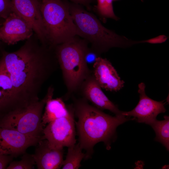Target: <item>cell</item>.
<instances>
[{
  "instance_id": "obj_17",
  "label": "cell",
  "mask_w": 169,
  "mask_h": 169,
  "mask_svg": "<svg viewBox=\"0 0 169 169\" xmlns=\"http://www.w3.org/2000/svg\"><path fill=\"white\" fill-rule=\"evenodd\" d=\"M65 159L64 160L63 169H77L81 166V162L85 156L78 143L68 147Z\"/></svg>"
},
{
  "instance_id": "obj_12",
  "label": "cell",
  "mask_w": 169,
  "mask_h": 169,
  "mask_svg": "<svg viewBox=\"0 0 169 169\" xmlns=\"http://www.w3.org/2000/svg\"><path fill=\"white\" fill-rule=\"evenodd\" d=\"M78 92L82 98L91 102L93 106L103 110H106L115 115H122L120 110L102 91L92 73L82 83Z\"/></svg>"
},
{
  "instance_id": "obj_21",
  "label": "cell",
  "mask_w": 169,
  "mask_h": 169,
  "mask_svg": "<svg viewBox=\"0 0 169 169\" xmlns=\"http://www.w3.org/2000/svg\"><path fill=\"white\" fill-rule=\"evenodd\" d=\"M12 11L11 0H0V18L5 19Z\"/></svg>"
},
{
  "instance_id": "obj_22",
  "label": "cell",
  "mask_w": 169,
  "mask_h": 169,
  "mask_svg": "<svg viewBox=\"0 0 169 169\" xmlns=\"http://www.w3.org/2000/svg\"><path fill=\"white\" fill-rule=\"evenodd\" d=\"M99 56L96 54L90 48H88L85 54V60L88 64H93L95 62L96 59Z\"/></svg>"
},
{
  "instance_id": "obj_23",
  "label": "cell",
  "mask_w": 169,
  "mask_h": 169,
  "mask_svg": "<svg viewBox=\"0 0 169 169\" xmlns=\"http://www.w3.org/2000/svg\"><path fill=\"white\" fill-rule=\"evenodd\" d=\"M13 158L10 155L0 154V169L6 168Z\"/></svg>"
},
{
  "instance_id": "obj_11",
  "label": "cell",
  "mask_w": 169,
  "mask_h": 169,
  "mask_svg": "<svg viewBox=\"0 0 169 169\" xmlns=\"http://www.w3.org/2000/svg\"><path fill=\"white\" fill-rule=\"evenodd\" d=\"M0 26V40L8 45H13L27 40L33 34L29 24L19 15L12 11Z\"/></svg>"
},
{
  "instance_id": "obj_10",
  "label": "cell",
  "mask_w": 169,
  "mask_h": 169,
  "mask_svg": "<svg viewBox=\"0 0 169 169\" xmlns=\"http://www.w3.org/2000/svg\"><path fill=\"white\" fill-rule=\"evenodd\" d=\"M145 85L143 83L138 84V93L140 99L137 105L131 111H122V115L128 117H133L139 123L149 125L156 119L157 115L164 113L166 109L163 101H157L147 96L145 92Z\"/></svg>"
},
{
  "instance_id": "obj_24",
  "label": "cell",
  "mask_w": 169,
  "mask_h": 169,
  "mask_svg": "<svg viewBox=\"0 0 169 169\" xmlns=\"http://www.w3.org/2000/svg\"><path fill=\"white\" fill-rule=\"evenodd\" d=\"M71 1L77 3L83 4L84 5L87 4L91 0H70Z\"/></svg>"
},
{
  "instance_id": "obj_1",
  "label": "cell",
  "mask_w": 169,
  "mask_h": 169,
  "mask_svg": "<svg viewBox=\"0 0 169 169\" xmlns=\"http://www.w3.org/2000/svg\"><path fill=\"white\" fill-rule=\"evenodd\" d=\"M32 36L16 51L3 52L0 59L18 97L26 106L39 100L42 86L59 67L54 48Z\"/></svg>"
},
{
  "instance_id": "obj_20",
  "label": "cell",
  "mask_w": 169,
  "mask_h": 169,
  "mask_svg": "<svg viewBox=\"0 0 169 169\" xmlns=\"http://www.w3.org/2000/svg\"><path fill=\"white\" fill-rule=\"evenodd\" d=\"M97 9L100 15L105 17L117 19L114 13L112 0H97Z\"/></svg>"
},
{
  "instance_id": "obj_7",
  "label": "cell",
  "mask_w": 169,
  "mask_h": 169,
  "mask_svg": "<svg viewBox=\"0 0 169 169\" xmlns=\"http://www.w3.org/2000/svg\"><path fill=\"white\" fill-rule=\"evenodd\" d=\"M73 109L66 116L53 120L43 128L42 139H46L53 148L69 147L76 143L75 121Z\"/></svg>"
},
{
  "instance_id": "obj_25",
  "label": "cell",
  "mask_w": 169,
  "mask_h": 169,
  "mask_svg": "<svg viewBox=\"0 0 169 169\" xmlns=\"http://www.w3.org/2000/svg\"><path fill=\"white\" fill-rule=\"evenodd\" d=\"M1 41L0 40V45L1 43Z\"/></svg>"
},
{
  "instance_id": "obj_26",
  "label": "cell",
  "mask_w": 169,
  "mask_h": 169,
  "mask_svg": "<svg viewBox=\"0 0 169 169\" xmlns=\"http://www.w3.org/2000/svg\"><path fill=\"white\" fill-rule=\"evenodd\" d=\"M38 0V1H39L40 0H41H41Z\"/></svg>"
},
{
  "instance_id": "obj_2",
  "label": "cell",
  "mask_w": 169,
  "mask_h": 169,
  "mask_svg": "<svg viewBox=\"0 0 169 169\" xmlns=\"http://www.w3.org/2000/svg\"><path fill=\"white\" fill-rule=\"evenodd\" d=\"M73 101L74 115L78 119L75 123L78 143L85 151L86 159L91 157L94 146L99 142H103L106 149L110 150L116 138L117 127L134 120L122 114L113 116L106 114L82 97L73 96Z\"/></svg>"
},
{
  "instance_id": "obj_4",
  "label": "cell",
  "mask_w": 169,
  "mask_h": 169,
  "mask_svg": "<svg viewBox=\"0 0 169 169\" xmlns=\"http://www.w3.org/2000/svg\"><path fill=\"white\" fill-rule=\"evenodd\" d=\"M69 10L78 35L89 42L90 48L99 56L113 47H123L138 43L106 28L94 15L79 7L69 8Z\"/></svg>"
},
{
  "instance_id": "obj_19",
  "label": "cell",
  "mask_w": 169,
  "mask_h": 169,
  "mask_svg": "<svg viewBox=\"0 0 169 169\" xmlns=\"http://www.w3.org/2000/svg\"><path fill=\"white\" fill-rule=\"evenodd\" d=\"M36 164L32 155L24 153L19 161L11 162L7 167V169H32Z\"/></svg>"
},
{
  "instance_id": "obj_9",
  "label": "cell",
  "mask_w": 169,
  "mask_h": 169,
  "mask_svg": "<svg viewBox=\"0 0 169 169\" xmlns=\"http://www.w3.org/2000/svg\"><path fill=\"white\" fill-rule=\"evenodd\" d=\"M42 137L30 136L0 126V154L16 157L24 153L28 147L37 145Z\"/></svg>"
},
{
  "instance_id": "obj_16",
  "label": "cell",
  "mask_w": 169,
  "mask_h": 169,
  "mask_svg": "<svg viewBox=\"0 0 169 169\" xmlns=\"http://www.w3.org/2000/svg\"><path fill=\"white\" fill-rule=\"evenodd\" d=\"M54 92L50 95L45 106V111L42 118L43 127L56 119L66 116L71 110V105L66 106L62 98L53 99Z\"/></svg>"
},
{
  "instance_id": "obj_5",
  "label": "cell",
  "mask_w": 169,
  "mask_h": 169,
  "mask_svg": "<svg viewBox=\"0 0 169 169\" xmlns=\"http://www.w3.org/2000/svg\"><path fill=\"white\" fill-rule=\"evenodd\" d=\"M40 10L47 44L54 48L70 41L78 31L69 8L61 0H41Z\"/></svg>"
},
{
  "instance_id": "obj_3",
  "label": "cell",
  "mask_w": 169,
  "mask_h": 169,
  "mask_svg": "<svg viewBox=\"0 0 169 169\" xmlns=\"http://www.w3.org/2000/svg\"><path fill=\"white\" fill-rule=\"evenodd\" d=\"M84 41L75 38L54 47L66 87L67 92L64 97L65 100L77 92L83 82L92 73L85 60L88 47Z\"/></svg>"
},
{
  "instance_id": "obj_13",
  "label": "cell",
  "mask_w": 169,
  "mask_h": 169,
  "mask_svg": "<svg viewBox=\"0 0 169 169\" xmlns=\"http://www.w3.org/2000/svg\"><path fill=\"white\" fill-rule=\"evenodd\" d=\"M27 106L18 97L9 75L0 59V112H5L6 116Z\"/></svg>"
},
{
  "instance_id": "obj_14",
  "label": "cell",
  "mask_w": 169,
  "mask_h": 169,
  "mask_svg": "<svg viewBox=\"0 0 169 169\" xmlns=\"http://www.w3.org/2000/svg\"><path fill=\"white\" fill-rule=\"evenodd\" d=\"M92 73L101 88L107 91H117L124 86L116 69L107 59L98 57L93 64Z\"/></svg>"
},
{
  "instance_id": "obj_8",
  "label": "cell",
  "mask_w": 169,
  "mask_h": 169,
  "mask_svg": "<svg viewBox=\"0 0 169 169\" xmlns=\"http://www.w3.org/2000/svg\"><path fill=\"white\" fill-rule=\"evenodd\" d=\"M12 11L19 15L31 26L42 44L47 45L45 32L38 0H11Z\"/></svg>"
},
{
  "instance_id": "obj_6",
  "label": "cell",
  "mask_w": 169,
  "mask_h": 169,
  "mask_svg": "<svg viewBox=\"0 0 169 169\" xmlns=\"http://www.w3.org/2000/svg\"><path fill=\"white\" fill-rule=\"evenodd\" d=\"M54 87L49 86L43 99L19 110L7 115L0 120V126L17 131L25 135L41 137L43 111Z\"/></svg>"
},
{
  "instance_id": "obj_15",
  "label": "cell",
  "mask_w": 169,
  "mask_h": 169,
  "mask_svg": "<svg viewBox=\"0 0 169 169\" xmlns=\"http://www.w3.org/2000/svg\"><path fill=\"white\" fill-rule=\"evenodd\" d=\"M33 157L38 169H58L62 167L64 161L63 148L51 147L46 139L37 144Z\"/></svg>"
},
{
  "instance_id": "obj_18",
  "label": "cell",
  "mask_w": 169,
  "mask_h": 169,
  "mask_svg": "<svg viewBox=\"0 0 169 169\" xmlns=\"http://www.w3.org/2000/svg\"><path fill=\"white\" fill-rule=\"evenodd\" d=\"M164 120H161L156 119L151 122V125L156 133L155 140L161 143L166 149L169 150V117L164 116Z\"/></svg>"
}]
</instances>
